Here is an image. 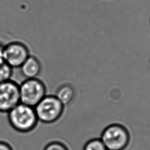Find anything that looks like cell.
Listing matches in <instances>:
<instances>
[{
    "mask_svg": "<svg viewBox=\"0 0 150 150\" xmlns=\"http://www.w3.org/2000/svg\"><path fill=\"white\" fill-rule=\"evenodd\" d=\"M30 55L29 48L22 42L12 41L4 45V62L12 69L19 68Z\"/></svg>",
    "mask_w": 150,
    "mask_h": 150,
    "instance_id": "5",
    "label": "cell"
},
{
    "mask_svg": "<svg viewBox=\"0 0 150 150\" xmlns=\"http://www.w3.org/2000/svg\"><path fill=\"white\" fill-rule=\"evenodd\" d=\"M20 103L35 107L47 94L44 82L38 78L26 79L19 85Z\"/></svg>",
    "mask_w": 150,
    "mask_h": 150,
    "instance_id": "3",
    "label": "cell"
},
{
    "mask_svg": "<svg viewBox=\"0 0 150 150\" xmlns=\"http://www.w3.org/2000/svg\"><path fill=\"white\" fill-rule=\"evenodd\" d=\"M4 45L0 43V63L4 62Z\"/></svg>",
    "mask_w": 150,
    "mask_h": 150,
    "instance_id": "13",
    "label": "cell"
},
{
    "mask_svg": "<svg viewBox=\"0 0 150 150\" xmlns=\"http://www.w3.org/2000/svg\"><path fill=\"white\" fill-rule=\"evenodd\" d=\"M34 109L39 122L50 124L60 119L64 105L53 94H46Z\"/></svg>",
    "mask_w": 150,
    "mask_h": 150,
    "instance_id": "2",
    "label": "cell"
},
{
    "mask_svg": "<svg viewBox=\"0 0 150 150\" xmlns=\"http://www.w3.org/2000/svg\"><path fill=\"white\" fill-rule=\"evenodd\" d=\"M100 139L107 150H124L129 144L130 135L122 125L112 124L103 131Z\"/></svg>",
    "mask_w": 150,
    "mask_h": 150,
    "instance_id": "4",
    "label": "cell"
},
{
    "mask_svg": "<svg viewBox=\"0 0 150 150\" xmlns=\"http://www.w3.org/2000/svg\"><path fill=\"white\" fill-rule=\"evenodd\" d=\"M19 84L12 79L0 83V112H8L20 103Z\"/></svg>",
    "mask_w": 150,
    "mask_h": 150,
    "instance_id": "6",
    "label": "cell"
},
{
    "mask_svg": "<svg viewBox=\"0 0 150 150\" xmlns=\"http://www.w3.org/2000/svg\"><path fill=\"white\" fill-rule=\"evenodd\" d=\"M8 114V120L13 129L21 133L33 131L38 124L34 107L19 103Z\"/></svg>",
    "mask_w": 150,
    "mask_h": 150,
    "instance_id": "1",
    "label": "cell"
},
{
    "mask_svg": "<svg viewBox=\"0 0 150 150\" xmlns=\"http://www.w3.org/2000/svg\"><path fill=\"white\" fill-rule=\"evenodd\" d=\"M83 150H107L100 138H94L87 141Z\"/></svg>",
    "mask_w": 150,
    "mask_h": 150,
    "instance_id": "10",
    "label": "cell"
},
{
    "mask_svg": "<svg viewBox=\"0 0 150 150\" xmlns=\"http://www.w3.org/2000/svg\"><path fill=\"white\" fill-rule=\"evenodd\" d=\"M75 94L74 86L66 83L59 86L53 95L64 106H66L71 102L74 98Z\"/></svg>",
    "mask_w": 150,
    "mask_h": 150,
    "instance_id": "8",
    "label": "cell"
},
{
    "mask_svg": "<svg viewBox=\"0 0 150 150\" xmlns=\"http://www.w3.org/2000/svg\"><path fill=\"white\" fill-rule=\"evenodd\" d=\"M21 74L25 79L36 78L42 70L39 60L35 56L30 55L19 67Z\"/></svg>",
    "mask_w": 150,
    "mask_h": 150,
    "instance_id": "7",
    "label": "cell"
},
{
    "mask_svg": "<svg viewBox=\"0 0 150 150\" xmlns=\"http://www.w3.org/2000/svg\"><path fill=\"white\" fill-rule=\"evenodd\" d=\"M0 150H13L11 145L4 141H0Z\"/></svg>",
    "mask_w": 150,
    "mask_h": 150,
    "instance_id": "12",
    "label": "cell"
},
{
    "mask_svg": "<svg viewBox=\"0 0 150 150\" xmlns=\"http://www.w3.org/2000/svg\"><path fill=\"white\" fill-rule=\"evenodd\" d=\"M43 150H69V149L61 140L56 139L49 142Z\"/></svg>",
    "mask_w": 150,
    "mask_h": 150,
    "instance_id": "11",
    "label": "cell"
},
{
    "mask_svg": "<svg viewBox=\"0 0 150 150\" xmlns=\"http://www.w3.org/2000/svg\"><path fill=\"white\" fill-rule=\"evenodd\" d=\"M13 69L5 62L0 63V83L11 79Z\"/></svg>",
    "mask_w": 150,
    "mask_h": 150,
    "instance_id": "9",
    "label": "cell"
}]
</instances>
